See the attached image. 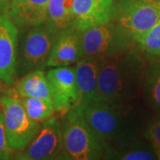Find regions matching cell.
<instances>
[{
  "label": "cell",
  "mask_w": 160,
  "mask_h": 160,
  "mask_svg": "<svg viewBox=\"0 0 160 160\" xmlns=\"http://www.w3.org/2000/svg\"><path fill=\"white\" fill-rule=\"evenodd\" d=\"M49 0H12L8 17L21 29L45 24Z\"/></svg>",
  "instance_id": "obj_14"
},
{
  "label": "cell",
  "mask_w": 160,
  "mask_h": 160,
  "mask_svg": "<svg viewBox=\"0 0 160 160\" xmlns=\"http://www.w3.org/2000/svg\"><path fill=\"white\" fill-rule=\"evenodd\" d=\"M81 38L83 57L102 60L128 51L134 45L114 20L82 31Z\"/></svg>",
  "instance_id": "obj_5"
},
{
  "label": "cell",
  "mask_w": 160,
  "mask_h": 160,
  "mask_svg": "<svg viewBox=\"0 0 160 160\" xmlns=\"http://www.w3.org/2000/svg\"><path fill=\"white\" fill-rule=\"evenodd\" d=\"M60 123L64 159H104L107 146L89 125L81 108L65 112Z\"/></svg>",
  "instance_id": "obj_3"
},
{
  "label": "cell",
  "mask_w": 160,
  "mask_h": 160,
  "mask_svg": "<svg viewBox=\"0 0 160 160\" xmlns=\"http://www.w3.org/2000/svg\"><path fill=\"white\" fill-rule=\"evenodd\" d=\"M81 32L75 26L58 35L47 58L46 68L73 66L83 58Z\"/></svg>",
  "instance_id": "obj_12"
},
{
  "label": "cell",
  "mask_w": 160,
  "mask_h": 160,
  "mask_svg": "<svg viewBox=\"0 0 160 160\" xmlns=\"http://www.w3.org/2000/svg\"><path fill=\"white\" fill-rule=\"evenodd\" d=\"M12 151L13 150L11 148L7 139L3 115L0 111V160L11 159Z\"/></svg>",
  "instance_id": "obj_22"
},
{
  "label": "cell",
  "mask_w": 160,
  "mask_h": 160,
  "mask_svg": "<svg viewBox=\"0 0 160 160\" xmlns=\"http://www.w3.org/2000/svg\"><path fill=\"white\" fill-rule=\"evenodd\" d=\"M0 111L12 150L24 149L38 133L42 123L33 121L29 118L23 108L21 98L13 89L0 97Z\"/></svg>",
  "instance_id": "obj_4"
},
{
  "label": "cell",
  "mask_w": 160,
  "mask_h": 160,
  "mask_svg": "<svg viewBox=\"0 0 160 160\" xmlns=\"http://www.w3.org/2000/svg\"><path fill=\"white\" fill-rule=\"evenodd\" d=\"M144 135L152 145L158 158L160 159V114L149 122Z\"/></svg>",
  "instance_id": "obj_21"
},
{
  "label": "cell",
  "mask_w": 160,
  "mask_h": 160,
  "mask_svg": "<svg viewBox=\"0 0 160 160\" xmlns=\"http://www.w3.org/2000/svg\"><path fill=\"white\" fill-rule=\"evenodd\" d=\"M117 0H73L76 27L80 31L112 21Z\"/></svg>",
  "instance_id": "obj_11"
},
{
  "label": "cell",
  "mask_w": 160,
  "mask_h": 160,
  "mask_svg": "<svg viewBox=\"0 0 160 160\" xmlns=\"http://www.w3.org/2000/svg\"><path fill=\"white\" fill-rule=\"evenodd\" d=\"M102 61V59L97 58L83 57L74 65L78 93V108H83L94 99Z\"/></svg>",
  "instance_id": "obj_13"
},
{
  "label": "cell",
  "mask_w": 160,
  "mask_h": 160,
  "mask_svg": "<svg viewBox=\"0 0 160 160\" xmlns=\"http://www.w3.org/2000/svg\"><path fill=\"white\" fill-rule=\"evenodd\" d=\"M81 109L89 125L107 146V151L118 149L136 140L128 106L91 102Z\"/></svg>",
  "instance_id": "obj_2"
},
{
  "label": "cell",
  "mask_w": 160,
  "mask_h": 160,
  "mask_svg": "<svg viewBox=\"0 0 160 160\" xmlns=\"http://www.w3.org/2000/svg\"><path fill=\"white\" fill-rule=\"evenodd\" d=\"M19 160L64 159L60 119L54 115L42 122L41 129L31 142L14 157Z\"/></svg>",
  "instance_id": "obj_8"
},
{
  "label": "cell",
  "mask_w": 160,
  "mask_h": 160,
  "mask_svg": "<svg viewBox=\"0 0 160 160\" xmlns=\"http://www.w3.org/2000/svg\"><path fill=\"white\" fill-rule=\"evenodd\" d=\"M135 44L146 54L160 57V20L140 37Z\"/></svg>",
  "instance_id": "obj_20"
},
{
  "label": "cell",
  "mask_w": 160,
  "mask_h": 160,
  "mask_svg": "<svg viewBox=\"0 0 160 160\" xmlns=\"http://www.w3.org/2000/svg\"><path fill=\"white\" fill-rule=\"evenodd\" d=\"M113 20L135 44L160 20V0H117Z\"/></svg>",
  "instance_id": "obj_6"
},
{
  "label": "cell",
  "mask_w": 160,
  "mask_h": 160,
  "mask_svg": "<svg viewBox=\"0 0 160 160\" xmlns=\"http://www.w3.org/2000/svg\"><path fill=\"white\" fill-rule=\"evenodd\" d=\"M18 29L7 14L0 15V80L7 86L17 79Z\"/></svg>",
  "instance_id": "obj_10"
},
{
  "label": "cell",
  "mask_w": 160,
  "mask_h": 160,
  "mask_svg": "<svg viewBox=\"0 0 160 160\" xmlns=\"http://www.w3.org/2000/svg\"><path fill=\"white\" fill-rule=\"evenodd\" d=\"M18 43V73L26 74L36 69H44L56 35L47 27L46 23L39 26L26 28Z\"/></svg>",
  "instance_id": "obj_7"
},
{
  "label": "cell",
  "mask_w": 160,
  "mask_h": 160,
  "mask_svg": "<svg viewBox=\"0 0 160 160\" xmlns=\"http://www.w3.org/2000/svg\"><path fill=\"white\" fill-rule=\"evenodd\" d=\"M104 159L121 160H153L158 159L154 149L142 145L135 141L116 150H109Z\"/></svg>",
  "instance_id": "obj_17"
},
{
  "label": "cell",
  "mask_w": 160,
  "mask_h": 160,
  "mask_svg": "<svg viewBox=\"0 0 160 160\" xmlns=\"http://www.w3.org/2000/svg\"><path fill=\"white\" fill-rule=\"evenodd\" d=\"M139 68L140 62L132 49L102 59L92 102L128 106L134 96Z\"/></svg>",
  "instance_id": "obj_1"
},
{
  "label": "cell",
  "mask_w": 160,
  "mask_h": 160,
  "mask_svg": "<svg viewBox=\"0 0 160 160\" xmlns=\"http://www.w3.org/2000/svg\"><path fill=\"white\" fill-rule=\"evenodd\" d=\"M12 0H0V15L7 14L12 6Z\"/></svg>",
  "instance_id": "obj_23"
},
{
  "label": "cell",
  "mask_w": 160,
  "mask_h": 160,
  "mask_svg": "<svg viewBox=\"0 0 160 160\" xmlns=\"http://www.w3.org/2000/svg\"><path fill=\"white\" fill-rule=\"evenodd\" d=\"M21 101L26 113L33 121L42 123L53 117L56 110L53 103L39 98L23 97Z\"/></svg>",
  "instance_id": "obj_19"
},
{
  "label": "cell",
  "mask_w": 160,
  "mask_h": 160,
  "mask_svg": "<svg viewBox=\"0 0 160 160\" xmlns=\"http://www.w3.org/2000/svg\"><path fill=\"white\" fill-rule=\"evenodd\" d=\"M4 86H6V85L2 81V80H0V91L4 88Z\"/></svg>",
  "instance_id": "obj_24"
},
{
  "label": "cell",
  "mask_w": 160,
  "mask_h": 160,
  "mask_svg": "<svg viewBox=\"0 0 160 160\" xmlns=\"http://www.w3.org/2000/svg\"><path fill=\"white\" fill-rule=\"evenodd\" d=\"M144 92L149 105L160 112V61L150 63L146 69Z\"/></svg>",
  "instance_id": "obj_18"
},
{
  "label": "cell",
  "mask_w": 160,
  "mask_h": 160,
  "mask_svg": "<svg viewBox=\"0 0 160 160\" xmlns=\"http://www.w3.org/2000/svg\"><path fill=\"white\" fill-rule=\"evenodd\" d=\"M51 87L52 103L58 113L62 115L78 108V93L75 66L53 67L46 71Z\"/></svg>",
  "instance_id": "obj_9"
},
{
  "label": "cell",
  "mask_w": 160,
  "mask_h": 160,
  "mask_svg": "<svg viewBox=\"0 0 160 160\" xmlns=\"http://www.w3.org/2000/svg\"><path fill=\"white\" fill-rule=\"evenodd\" d=\"M46 24L56 36L75 27L73 0H49Z\"/></svg>",
  "instance_id": "obj_16"
},
{
  "label": "cell",
  "mask_w": 160,
  "mask_h": 160,
  "mask_svg": "<svg viewBox=\"0 0 160 160\" xmlns=\"http://www.w3.org/2000/svg\"><path fill=\"white\" fill-rule=\"evenodd\" d=\"M13 86V90L20 98H39L52 102L51 87L44 69H36L24 74Z\"/></svg>",
  "instance_id": "obj_15"
}]
</instances>
